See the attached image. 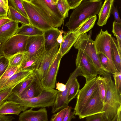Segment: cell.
<instances>
[{
	"label": "cell",
	"instance_id": "9",
	"mask_svg": "<svg viewBox=\"0 0 121 121\" xmlns=\"http://www.w3.org/2000/svg\"><path fill=\"white\" fill-rule=\"evenodd\" d=\"M75 60L76 67H78L86 81L89 80L100 73L90 58L82 50H78Z\"/></svg>",
	"mask_w": 121,
	"mask_h": 121
},
{
	"label": "cell",
	"instance_id": "24",
	"mask_svg": "<svg viewBox=\"0 0 121 121\" xmlns=\"http://www.w3.org/2000/svg\"><path fill=\"white\" fill-rule=\"evenodd\" d=\"M97 18L96 15H95L87 18L74 30L80 35L86 33L93 27Z\"/></svg>",
	"mask_w": 121,
	"mask_h": 121
},
{
	"label": "cell",
	"instance_id": "30",
	"mask_svg": "<svg viewBox=\"0 0 121 121\" xmlns=\"http://www.w3.org/2000/svg\"><path fill=\"white\" fill-rule=\"evenodd\" d=\"M56 4L59 12L64 18L68 17L70 9L67 0H57Z\"/></svg>",
	"mask_w": 121,
	"mask_h": 121
},
{
	"label": "cell",
	"instance_id": "6",
	"mask_svg": "<svg viewBox=\"0 0 121 121\" xmlns=\"http://www.w3.org/2000/svg\"><path fill=\"white\" fill-rule=\"evenodd\" d=\"M112 35L107 30L103 31L101 29L97 35L94 41L95 49L97 54H102L108 58L109 64L110 74L117 72L112 58L111 39Z\"/></svg>",
	"mask_w": 121,
	"mask_h": 121
},
{
	"label": "cell",
	"instance_id": "8",
	"mask_svg": "<svg viewBox=\"0 0 121 121\" xmlns=\"http://www.w3.org/2000/svg\"><path fill=\"white\" fill-rule=\"evenodd\" d=\"M29 37L15 34L8 38L1 47L4 55L8 58L18 52L24 51Z\"/></svg>",
	"mask_w": 121,
	"mask_h": 121
},
{
	"label": "cell",
	"instance_id": "42",
	"mask_svg": "<svg viewBox=\"0 0 121 121\" xmlns=\"http://www.w3.org/2000/svg\"><path fill=\"white\" fill-rule=\"evenodd\" d=\"M70 9H75L81 4L83 0H67Z\"/></svg>",
	"mask_w": 121,
	"mask_h": 121
},
{
	"label": "cell",
	"instance_id": "22",
	"mask_svg": "<svg viewBox=\"0 0 121 121\" xmlns=\"http://www.w3.org/2000/svg\"><path fill=\"white\" fill-rule=\"evenodd\" d=\"M19 23L12 21L0 27V39L9 38L14 35L18 30Z\"/></svg>",
	"mask_w": 121,
	"mask_h": 121
},
{
	"label": "cell",
	"instance_id": "33",
	"mask_svg": "<svg viewBox=\"0 0 121 121\" xmlns=\"http://www.w3.org/2000/svg\"><path fill=\"white\" fill-rule=\"evenodd\" d=\"M9 6H11L16 11L28 18L23 6L22 0H9Z\"/></svg>",
	"mask_w": 121,
	"mask_h": 121
},
{
	"label": "cell",
	"instance_id": "19",
	"mask_svg": "<svg viewBox=\"0 0 121 121\" xmlns=\"http://www.w3.org/2000/svg\"><path fill=\"white\" fill-rule=\"evenodd\" d=\"M114 0H106L102 4L98 13V19L97 25L103 26L106 25L111 14Z\"/></svg>",
	"mask_w": 121,
	"mask_h": 121
},
{
	"label": "cell",
	"instance_id": "36",
	"mask_svg": "<svg viewBox=\"0 0 121 121\" xmlns=\"http://www.w3.org/2000/svg\"><path fill=\"white\" fill-rule=\"evenodd\" d=\"M13 87L7 88L0 91V106L7 100L11 95Z\"/></svg>",
	"mask_w": 121,
	"mask_h": 121
},
{
	"label": "cell",
	"instance_id": "4",
	"mask_svg": "<svg viewBox=\"0 0 121 121\" xmlns=\"http://www.w3.org/2000/svg\"><path fill=\"white\" fill-rule=\"evenodd\" d=\"M36 6L50 23L53 27H60L64 18L59 12L57 6V0H30Z\"/></svg>",
	"mask_w": 121,
	"mask_h": 121
},
{
	"label": "cell",
	"instance_id": "7",
	"mask_svg": "<svg viewBox=\"0 0 121 121\" xmlns=\"http://www.w3.org/2000/svg\"><path fill=\"white\" fill-rule=\"evenodd\" d=\"M98 88L97 77L86 81L83 87L77 95L76 103L73 112L78 116Z\"/></svg>",
	"mask_w": 121,
	"mask_h": 121
},
{
	"label": "cell",
	"instance_id": "43",
	"mask_svg": "<svg viewBox=\"0 0 121 121\" xmlns=\"http://www.w3.org/2000/svg\"><path fill=\"white\" fill-rule=\"evenodd\" d=\"M111 14H112L114 17L115 21L117 22L121 23V19L119 14L117 7L114 5L112 6Z\"/></svg>",
	"mask_w": 121,
	"mask_h": 121
},
{
	"label": "cell",
	"instance_id": "1",
	"mask_svg": "<svg viewBox=\"0 0 121 121\" xmlns=\"http://www.w3.org/2000/svg\"><path fill=\"white\" fill-rule=\"evenodd\" d=\"M101 0H83L71 14L65 25L69 30L75 29L87 18L98 14L102 4Z\"/></svg>",
	"mask_w": 121,
	"mask_h": 121
},
{
	"label": "cell",
	"instance_id": "34",
	"mask_svg": "<svg viewBox=\"0 0 121 121\" xmlns=\"http://www.w3.org/2000/svg\"><path fill=\"white\" fill-rule=\"evenodd\" d=\"M19 71V67L9 65L8 68L0 78V83L7 80Z\"/></svg>",
	"mask_w": 121,
	"mask_h": 121
},
{
	"label": "cell",
	"instance_id": "27",
	"mask_svg": "<svg viewBox=\"0 0 121 121\" xmlns=\"http://www.w3.org/2000/svg\"><path fill=\"white\" fill-rule=\"evenodd\" d=\"M36 75L35 72L30 76L14 87L12 91L13 94L19 97L24 90L34 79Z\"/></svg>",
	"mask_w": 121,
	"mask_h": 121
},
{
	"label": "cell",
	"instance_id": "35",
	"mask_svg": "<svg viewBox=\"0 0 121 121\" xmlns=\"http://www.w3.org/2000/svg\"><path fill=\"white\" fill-rule=\"evenodd\" d=\"M9 65L8 58L4 55L0 56V78Z\"/></svg>",
	"mask_w": 121,
	"mask_h": 121
},
{
	"label": "cell",
	"instance_id": "45",
	"mask_svg": "<svg viewBox=\"0 0 121 121\" xmlns=\"http://www.w3.org/2000/svg\"><path fill=\"white\" fill-rule=\"evenodd\" d=\"M56 89L61 92L65 91L66 89V85L63 83L58 82L56 84Z\"/></svg>",
	"mask_w": 121,
	"mask_h": 121
},
{
	"label": "cell",
	"instance_id": "39",
	"mask_svg": "<svg viewBox=\"0 0 121 121\" xmlns=\"http://www.w3.org/2000/svg\"><path fill=\"white\" fill-rule=\"evenodd\" d=\"M114 80V85L117 89L121 93V71L117 72L113 74Z\"/></svg>",
	"mask_w": 121,
	"mask_h": 121
},
{
	"label": "cell",
	"instance_id": "25",
	"mask_svg": "<svg viewBox=\"0 0 121 121\" xmlns=\"http://www.w3.org/2000/svg\"><path fill=\"white\" fill-rule=\"evenodd\" d=\"M44 31L34 27L30 24H23L19 27L15 34L30 36L43 34Z\"/></svg>",
	"mask_w": 121,
	"mask_h": 121
},
{
	"label": "cell",
	"instance_id": "20",
	"mask_svg": "<svg viewBox=\"0 0 121 121\" xmlns=\"http://www.w3.org/2000/svg\"><path fill=\"white\" fill-rule=\"evenodd\" d=\"M60 33L58 28H52L44 31V46L46 50L53 47L57 43V39Z\"/></svg>",
	"mask_w": 121,
	"mask_h": 121
},
{
	"label": "cell",
	"instance_id": "21",
	"mask_svg": "<svg viewBox=\"0 0 121 121\" xmlns=\"http://www.w3.org/2000/svg\"><path fill=\"white\" fill-rule=\"evenodd\" d=\"M22 111L21 106L17 103L11 101L6 100L0 106V115L8 114L18 115Z\"/></svg>",
	"mask_w": 121,
	"mask_h": 121
},
{
	"label": "cell",
	"instance_id": "48",
	"mask_svg": "<svg viewBox=\"0 0 121 121\" xmlns=\"http://www.w3.org/2000/svg\"><path fill=\"white\" fill-rule=\"evenodd\" d=\"M111 121H121V109L118 111L116 115Z\"/></svg>",
	"mask_w": 121,
	"mask_h": 121
},
{
	"label": "cell",
	"instance_id": "17",
	"mask_svg": "<svg viewBox=\"0 0 121 121\" xmlns=\"http://www.w3.org/2000/svg\"><path fill=\"white\" fill-rule=\"evenodd\" d=\"M45 51V48L22 64L19 67V71L31 70L36 71L41 65Z\"/></svg>",
	"mask_w": 121,
	"mask_h": 121
},
{
	"label": "cell",
	"instance_id": "28",
	"mask_svg": "<svg viewBox=\"0 0 121 121\" xmlns=\"http://www.w3.org/2000/svg\"><path fill=\"white\" fill-rule=\"evenodd\" d=\"M80 84L77 79H74L69 89L67 96L68 103L77 95L79 91Z\"/></svg>",
	"mask_w": 121,
	"mask_h": 121
},
{
	"label": "cell",
	"instance_id": "44",
	"mask_svg": "<svg viewBox=\"0 0 121 121\" xmlns=\"http://www.w3.org/2000/svg\"><path fill=\"white\" fill-rule=\"evenodd\" d=\"M0 6L6 11L8 15L9 11V0H0Z\"/></svg>",
	"mask_w": 121,
	"mask_h": 121
},
{
	"label": "cell",
	"instance_id": "29",
	"mask_svg": "<svg viewBox=\"0 0 121 121\" xmlns=\"http://www.w3.org/2000/svg\"><path fill=\"white\" fill-rule=\"evenodd\" d=\"M97 84L100 99L104 103L107 92L106 82L105 78L100 76H97Z\"/></svg>",
	"mask_w": 121,
	"mask_h": 121
},
{
	"label": "cell",
	"instance_id": "12",
	"mask_svg": "<svg viewBox=\"0 0 121 121\" xmlns=\"http://www.w3.org/2000/svg\"><path fill=\"white\" fill-rule=\"evenodd\" d=\"M44 48L43 34L29 37L24 51L25 62Z\"/></svg>",
	"mask_w": 121,
	"mask_h": 121
},
{
	"label": "cell",
	"instance_id": "31",
	"mask_svg": "<svg viewBox=\"0 0 121 121\" xmlns=\"http://www.w3.org/2000/svg\"><path fill=\"white\" fill-rule=\"evenodd\" d=\"M112 32L116 37L118 49L121 53V23L114 21L113 23Z\"/></svg>",
	"mask_w": 121,
	"mask_h": 121
},
{
	"label": "cell",
	"instance_id": "46",
	"mask_svg": "<svg viewBox=\"0 0 121 121\" xmlns=\"http://www.w3.org/2000/svg\"><path fill=\"white\" fill-rule=\"evenodd\" d=\"M11 21L8 16L0 17V27L5 24Z\"/></svg>",
	"mask_w": 121,
	"mask_h": 121
},
{
	"label": "cell",
	"instance_id": "2",
	"mask_svg": "<svg viewBox=\"0 0 121 121\" xmlns=\"http://www.w3.org/2000/svg\"><path fill=\"white\" fill-rule=\"evenodd\" d=\"M57 92V90L54 89H44L39 96L28 99H22L11 94L7 100L12 101L18 103L21 107L22 111L23 112L29 108L33 109L52 107Z\"/></svg>",
	"mask_w": 121,
	"mask_h": 121
},
{
	"label": "cell",
	"instance_id": "40",
	"mask_svg": "<svg viewBox=\"0 0 121 121\" xmlns=\"http://www.w3.org/2000/svg\"><path fill=\"white\" fill-rule=\"evenodd\" d=\"M86 121H106L103 113H100L87 117Z\"/></svg>",
	"mask_w": 121,
	"mask_h": 121
},
{
	"label": "cell",
	"instance_id": "23",
	"mask_svg": "<svg viewBox=\"0 0 121 121\" xmlns=\"http://www.w3.org/2000/svg\"><path fill=\"white\" fill-rule=\"evenodd\" d=\"M112 56V61L117 72L121 71V53L119 51L115 39L112 37L111 39Z\"/></svg>",
	"mask_w": 121,
	"mask_h": 121
},
{
	"label": "cell",
	"instance_id": "47",
	"mask_svg": "<svg viewBox=\"0 0 121 121\" xmlns=\"http://www.w3.org/2000/svg\"><path fill=\"white\" fill-rule=\"evenodd\" d=\"M14 119L11 116H7L0 115V121H12Z\"/></svg>",
	"mask_w": 121,
	"mask_h": 121
},
{
	"label": "cell",
	"instance_id": "11",
	"mask_svg": "<svg viewBox=\"0 0 121 121\" xmlns=\"http://www.w3.org/2000/svg\"><path fill=\"white\" fill-rule=\"evenodd\" d=\"M60 44L58 42L52 48L46 50L43 59L39 69L35 72L41 81L45 77L59 52Z\"/></svg>",
	"mask_w": 121,
	"mask_h": 121
},
{
	"label": "cell",
	"instance_id": "13",
	"mask_svg": "<svg viewBox=\"0 0 121 121\" xmlns=\"http://www.w3.org/2000/svg\"><path fill=\"white\" fill-rule=\"evenodd\" d=\"M61 58L59 52L45 76L40 81L44 89H52L55 88L56 76Z\"/></svg>",
	"mask_w": 121,
	"mask_h": 121
},
{
	"label": "cell",
	"instance_id": "26",
	"mask_svg": "<svg viewBox=\"0 0 121 121\" xmlns=\"http://www.w3.org/2000/svg\"><path fill=\"white\" fill-rule=\"evenodd\" d=\"M7 16L11 21L20 23L22 25L30 24L27 18L23 16L10 6H9Z\"/></svg>",
	"mask_w": 121,
	"mask_h": 121
},
{
	"label": "cell",
	"instance_id": "5",
	"mask_svg": "<svg viewBox=\"0 0 121 121\" xmlns=\"http://www.w3.org/2000/svg\"><path fill=\"white\" fill-rule=\"evenodd\" d=\"M22 1L31 25L43 31L53 27L38 8L30 0H22Z\"/></svg>",
	"mask_w": 121,
	"mask_h": 121
},
{
	"label": "cell",
	"instance_id": "49",
	"mask_svg": "<svg viewBox=\"0 0 121 121\" xmlns=\"http://www.w3.org/2000/svg\"><path fill=\"white\" fill-rule=\"evenodd\" d=\"M60 30V34L57 40V42L60 44V45L61 44L63 40V37L62 34H64L65 32L63 31L62 29Z\"/></svg>",
	"mask_w": 121,
	"mask_h": 121
},
{
	"label": "cell",
	"instance_id": "16",
	"mask_svg": "<svg viewBox=\"0 0 121 121\" xmlns=\"http://www.w3.org/2000/svg\"><path fill=\"white\" fill-rule=\"evenodd\" d=\"M80 36L74 30L65 32L59 48V53L61 58L69 52Z\"/></svg>",
	"mask_w": 121,
	"mask_h": 121
},
{
	"label": "cell",
	"instance_id": "15",
	"mask_svg": "<svg viewBox=\"0 0 121 121\" xmlns=\"http://www.w3.org/2000/svg\"><path fill=\"white\" fill-rule=\"evenodd\" d=\"M33 109L23 111L19 115V121H48L47 111L45 108L37 110Z\"/></svg>",
	"mask_w": 121,
	"mask_h": 121
},
{
	"label": "cell",
	"instance_id": "37",
	"mask_svg": "<svg viewBox=\"0 0 121 121\" xmlns=\"http://www.w3.org/2000/svg\"><path fill=\"white\" fill-rule=\"evenodd\" d=\"M98 55L101 64L105 71L110 74L109 62L108 58L102 54H99Z\"/></svg>",
	"mask_w": 121,
	"mask_h": 121
},
{
	"label": "cell",
	"instance_id": "32",
	"mask_svg": "<svg viewBox=\"0 0 121 121\" xmlns=\"http://www.w3.org/2000/svg\"><path fill=\"white\" fill-rule=\"evenodd\" d=\"M24 51L18 52L8 58L9 65L14 67H19L23 59Z\"/></svg>",
	"mask_w": 121,
	"mask_h": 121
},
{
	"label": "cell",
	"instance_id": "38",
	"mask_svg": "<svg viewBox=\"0 0 121 121\" xmlns=\"http://www.w3.org/2000/svg\"><path fill=\"white\" fill-rule=\"evenodd\" d=\"M67 107L53 115L50 121H63L66 112Z\"/></svg>",
	"mask_w": 121,
	"mask_h": 121
},
{
	"label": "cell",
	"instance_id": "3",
	"mask_svg": "<svg viewBox=\"0 0 121 121\" xmlns=\"http://www.w3.org/2000/svg\"><path fill=\"white\" fill-rule=\"evenodd\" d=\"M92 31L80 35L73 46L75 48L82 51L91 59L99 70L100 76H103L106 72L100 63L98 54L96 52L94 41L91 38Z\"/></svg>",
	"mask_w": 121,
	"mask_h": 121
},
{
	"label": "cell",
	"instance_id": "51",
	"mask_svg": "<svg viewBox=\"0 0 121 121\" xmlns=\"http://www.w3.org/2000/svg\"><path fill=\"white\" fill-rule=\"evenodd\" d=\"M7 16V13L6 11L0 6V17Z\"/></svg>",
	"mask_w": 121,
	"mask_h": 121
},
{
	"label": "cell",
	"instance_id": "14",
	"mask_svg": "<svg viewBox=\"0 0 121 121\" xmlns=\"http://www.w3.org/2000/svg\"><path fill=\"white\" fill-rule=\"evenodd\" d=\"M34 72L31 70L18 71L0 83V91L13 87L31 76Z\"/></svg>",
	"mask_w": 121,
	"mask_h": 121
},
{
	"label": "cell",
	"instance_id": "18",
	"mask_svg": "<svg viewBox=\"0 0 121 121\" xmlns=\"http://www.w3.org/2000/svg\"><path fill=\"white\" fill-rule=\"evenodd\" d=\"M44 89L40 81L36 74L34 80L24 90L19 97L24 99L35 97L39 96Z\"/></svg>",
	"mask_w": 121,
	"mask_h": 121
},
{
	"label": "cell",
	"instance_id": "41",
	"mask_svg": "<svg viewBox=\"0 0 121 121\" xmlns=\"http://www.w3.org/2000/svg\"><path fill=\"white\" fill-rule=\"evenodd\" d=\"M71 107L68 106L67 107L66 112L63 121H71L72 119L75 118L73 112L71 111Z\"/></svg>",
	"mask_w": 121,
	"mask_h": 121
},
{
	"label": "cell",
	"instance_id": "10",
	"mask_svg": "<svg viewBox=\"0 0 121 121\" xmlns=\"http://www.w3.org/2000/svg\"><path fill=\"white\" fill-rule=\"evenodd\" d=\"M104 103L100 98L98 88L78 115L80 119L92 115L103 113Z\"/></svg>",
	"mask_w": 121,
	"mask_h": 121
},
{
	"label": "cell",
	"instance_id": "50",
	"mask_svg": "<svg viewBox=\"0 0 121 121\" xmlns=\"http://www.w3.org/2000/svg\"><path fill=\"white\" fill-rule=\"evenodd\" d=\"M9 38L0 39V56L4 55L3 53L1 50V47L5 41Z\"/></svg>",
	"mask_w": 121,
	"mask_h": 121
}]
</instances>
